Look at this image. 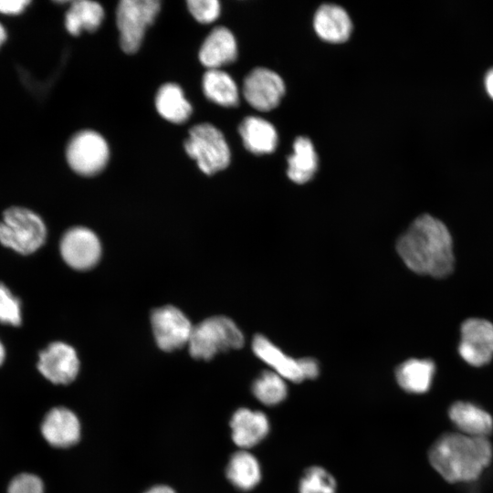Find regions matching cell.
<instances>
[{
	"mask_svg": "<svg viewBox=\"0 0 493 493\" xmlns=\"http://www.w3.org/2000/svg\"><path fill=\"white\" fill-rule=\"evenodd\" d=\"M396 249L414 272L447 277L454 269L453 242L446 225L430 215L417 217L399 237Z\"/></svg>",
	"mask_w": 493,
	"mask_h": 493,
	"instance_id": "6da1fadb",
	"label": "cell"
},
{
	"mask_svg": "<svg viewBox=\"0 0 493 493\" xmlns=\"http://www.w3.org/2000/svg\"><path fill=\"white\" fill-rule=\"evenodd\" d=\"M492 459V446L487 437L469 436L459 432L440 436L429 450V461L448 482L477 479Z\"/></svg>",
	"mask_w": 493,
	"mask_h": 493,
	"instance_id": "7a4b0ae2",
	"label": "cell"
},
{
	"mask_svg": "<svg viewBox=\"0 0 493 493\" xmlns=\"http://www.w3.org/2000/svg\"><path fill=\"white\" fill-rule=\"evenodd\" d=\"M47 238V227L41 217L20 206L7 208L0 221V243L12 250L29 255L39 249Z\"/></svg>",
	"mask_w": 493,
	"mask_h": 493,
	"instance_id": "3957f363",
	"label": "cell"
},
{
	"mask_svg": "<svg viewBox=\"0 0 493 493\" xmlns=\"http://www.w3.org/2000/svg\"><path fill=\"white\" fill-rule=\"evenodd\" d=\"M243 344L244 335L232 320L214 316L193 328L188 347L193 358L208 361L220 351L239 349Z\"/></svg>",
	"mask_w": 493,
	"mask_h": 493,
	"instance_id": "277c9868",
	"label": "cell"
},
{
	"mask_svg": "<svg viewBox=\"0 0 493 493\" xmlns=\"http://www.w3.org/2000/svg\"><path fill=\"white\" fill-rule=\"evenodd\" d=\"M184 149L206 174L226 168L230 162V151L224 135L209 123L197 124L190 129Z\"/></svg>",
	"mask_w": 493,
	"mask_h": 493,
	"instance_id": "5b68a950",
	"label": "cell"
},
{
	"mask_svg": "<svg viewBox=\"0 0 493 493\" xmlns=\"http://www.w3.org/2000/svg\"><path fill=\"white\" fill-rule=\"evenodd\" d=\"M157 0H122L116 12L117 26L122 50L135 53L142 42L147 27L160 11Z\"/></svg>",
	"mask_w": 493,
	"mask_h": 493,
	"instance_id": "8992f818",
	"label": "cell"
},
{
	"mask_svg": "<svg viewBox=\"0 0 493 493\" xmlns=\"http://www.w3.org/2000/svg\"><path fill=\"white\" fill-rule=\"evenodd\" d=\"M66 156L72 170L84 176H92L106 166L109 148L104 138L98 132L81 131L70 140Z\"/></svg>",
	"mask_w": 493,
	"mask_h": 493,
	"instance_id": "52a82bcc",
	"label": "cell"
},
{
	"mask_svg": "<svg viewBox=\"0 0 493 493\" xmlns=\"http://www.w3.org/2000/svg\"><path fill=\"white\" fill-rule=\"evenodd\" d=\"M151 323L158 347L165 351L188 344L194 328L188 318L171 305L155 309L151 316Z\"/></svg>",
	"mask_w": 493,
	"mask_h": 493,
	"instance_id": "ba28073f",
	"label": "cell"
},
{
	"mask_svg": "<svg viewBox=\"0 0 493 493\" xmlns=\"http://www.w3.org/2000/svg\"><path fill=\"white\" fill-rule=\"evenodd\" d=\"M59 249L64 261L77 270L93 267L101 256L99 237L93 231L83 226L68 229L61 238Z\"/></svg>",
	"mask_w": 493,
	"mask_h": 493,
	"instance_id": "9c48e42d",
	"label": "cell"
},
{
	"mask_svg": "<svg viewBox=\"0 0 493 493\" xmlns=\"http://www.w3.org/2000/svg\"><path fill=\"white\" fill-rule=\"evenodd\" d=\"M458 352L470 365L488 363L493 358V324L478 318L465 320L461 325Z\"/></svg>",
	"mask_w": 493,
	"mask_h": 493,
	"instance_id": "30bf717a",
	"label": "cell"
},
{
	"mask_svg": "<svg viewBox=\"0 0 493 493\" xmlns=\"http://www.w3.org/2000/svg\"><path fill=\"white\" fill-rule=\"evenodd\" d=\"M37 367L54 384H68L79 371V360L75 349L62 341H55L39 352Z\"/></svg>",
	"mask_w": 493,
	"mask_h": 493,
	"instance_id": "8fae6325",
	"label": "cell"
},
{
	"mask_svg": "<svg viewBox=\"0 0 493 493\" xmlns=\"http://www.w3.org/2000/svg\"><path fill=\"white\" fill-rule=\"evenodd\" d=\"M285 93L282 79L266 68L253 69L245 79L243 95L255 109L267 111L276 108Z\"/></svg>",
	"mask_w": 493,
	"mask_h": 493,
	"instance_id": "7c38bea8",
	"label": "cell"
},
{
	"mask_svg": "<svg viewBox=\"0 0 493 493\" xmlns=\"http://www.w3.org/2000/svg\"><path fill=\"white\" fill-rule=\"evenodd\" d=\"M40 432L53 447L68 448L80 439L81 425L77 414L63 406L51 408L42 419Z\"/></svg>",
	"mask_w": 493,
	"mask_h": 493,
	"instance_id": "4fadbf2b",
	"label": "cell"
},
{
	"mask_svg": "<svg viewBox=\"0 0 493 493\" xmlns=\"http://www.w3.org/2000/svg\"><path fill=\"white\" fill-rule=\"evenodd\" d=\"M233 442L246 450L259 444L268 434L270 423L261 411L242 407L237 409L230 420Z\"/></svg>",
	"mask_w": 493,
	"mask_h": 493,
	"instance_id": "5bb4252c",
	"label": "cell"
},
{
	"mask_svg": "<svg viewBox=\"0 0 493 493\" xmlns=\"http://www.w3.org/2000/svg\"><path fill=\"white\" fill-rule=\"evenodd\" d=\"M252 350L257 358L285 380L293 383L306 380L302 358L294 359L287 355L267 337L261 334L256 335L252 341Z\"/></svg>",
	"mask_w": 493,
	"mask_h": 493,
	"instance_id": "9a60e30c",
	"label": "cell"
},
{
	"mask_svg": "<svg viewBox=\"0 0 493 493\" xmlns=\"http://www.w3.org/2000/svg\"><path fill=\"white\" fill-rule=\"evenodd\" d=\"M236 55L234 35L226 27L217 26L204 41L199 51V59L209 69H217L236 60Z\"/></svg>",
	"mask_w": 493,
	"mask_h": 493,
	"instance_id": "2e32d148",
	"label": "cell"
},
{
	"mask_svg": "<svg viewBox=\"0 0 493 493\" xmlns=\"http://www.w3.org/2000/svg\"><path fill=\"white\" fill-rule=\"evenodd\" d=\"M313 26L322 39L340 43L347 40L352 25L347 12L337 5L324 4L315 13Z\"/></svg>",
	"mask_w": 493,
	"mask_h": 493,
	"instance_id": "e0dca14e",
	"label": "cell"
},
{
	"mask_svg": "<svg viewBox=\"0 0 493 493\" xmlns=\"http://www.w3.org/2000/svg\"><path fill=\"white\" fill-rule=\"evenodd\" d=\"M448 414L459 433L469 436L486 437L493 429L491 415L471 403H455Z\"/></svg>",
	"mask_w": 493,
	"mask_h": 493,
	"instance_id": "ac0fdd59",
	"label": "cell"
},
{
	"mask_svg": "<svg viewBox=\"0 0 493 493\" xmlns=\"http://www.w3.org/2000/svg\"><path fill=\"white\" fill-rule=\"evenodd\" d=\"M239 133L245 147L256 154L272 152L278 144V134L274 126L267 121L249 116L239 126Z\"/></svg>",
	"mask_w": 493,
	"mask_h": 493,
	"instance_id": "d6986e66",
	"label": "cell"
},
{
	"mask_svg": "<svg viewBox=\"0 0 493 493\" xmlns=\"http://www.w3.org/2000/svg\"><path fill=\"white\" fill-rule=\"evenodd\" d=\"M226 475L236 488L248 491L260 483L262 472L257 458L247 450L240 449L231 456Z\"/></svg>",
	"mask_w": 493,
	"mask_h": 493,
	"instance_id": "ffe728a7",
	"label": "cell"
},
{
	"mask_svg": "<svg viewBox=\"0 0 493 493\" xmlns=\"http://www.w3.org/2000/svg\"><path fill=\"white\" fill-rule=\"evenodd\" d=\"M435 365L429 359H409L401 363L395 377L399 386L407 393H424L431 386Z\"/></svg>",
	"mask_w": 493,
	"mask_h": 493,
	"instance_id": "44dd1931",
	"label": "cell"
},
{
	"mask_svg": "<svg viewBox=\"0 0 493 493\" xmlns=\"http://www.w3.org/2000/svg\"><path fill=\"white\" fill-rule=\"evenodd\" d=\"M288 176L297 184L309 181L318 169V156L311 141L298 137L293 143V153L288 158Z\"/></svg>",
	"mask_w": 493,
	"mask_h": 493,
	"instance_id": "7402d4cb",
	"label": "cell"
},
{
	"mask_svg": "<svg viewBox=\"0 0 493 493\" xmlns=\"http://www.w3.org/2000/svg\"><path fill=\"white\" fill-rule=\"evenodd\" d=\"M155 106L163 119L176 124L186 121L192 113V106L184 98L182 89L173 83L164 84L159 89Z\"/></svg>",
	"mask_w": 493,
	"mask_h": 493,
	"instance_id": "603a6c76",
	"label": "cell"
},
{
	"mask_svg": "<svg viewBox=\"0 0 493 493\" xmlns=\"http://www.w3.org/2000/svg\"><path fill=\"white\" fill-rule=\"evenodd\" d=\"M104 17L102 6L93 1L78 0L71 5L65 17L67 30L73 36H78L82 30L95 31Z\"/></svg>",
	"mask_w": 493,
	"mask_h": 493,
	"instance_id": "cb8c5ba5",
	"label": "cell"
},
{
	"mask_svg": "<svg viewBox=\"0 0 493 493\" xmlns=\"http://www.w3.org/2000/svg\"><path fill=\"white\" fill-rule=\"evenodd\" d=\"M203 90L211 101L225 107L238 103V89L234 79L225 71L208 69L203 77Z\"/></svg>",
	"mask_w": 493,
	"mask_h": 493,
	"instance_id": "d4e9b609",
	"label": "cell"
},
{
	"mask_svg": "<svg viewBox=\"0 0 493 493\" xmlns=\"http://www.w3.org/2000/svg\"><path fill=\"white\" fill-rule=\"evenodd\" d=\"M254 396L264 405L275 406L288 396L286 380L273 371H264L252 384Z\"/></svg>",
	"mask_w": 493,
	"mask_h": 493,
	"instance_id": "484cf974",
	"label": "cell"
},
{
	"mask_svg": "<svg viewBox=\"0 0 493 493\" xmlns=\"http://www.w3.org/2000/svg\"><path fill=\"white\" fill-rule=\"evenodd\" d=\"M337 483L333 476L318 466L307 468L299 480V493H336Z\"/></svg>",
	"mask_w": 493,
	"mask_h": 493,
	"instance_id": "4316f807",
	"label": "cell"
},
{
	"mask_svg": "<svg viewBox=\"0 0 493 493\" xmlns=\"http://www.w3.org/2000/svg\"><path fill=\"white\" fill-rule=\"evenodd\" d=\"M0 322L15 327L22 322L20 300L3 283H0Z\"/></svg>",
	"mask_w": 493,
	"mask_h": 493,
	"instance_id": "83f0119b",
	"label": "cell"
},
{
	"mask_svg": "<svg viewBox=\"0 0 493 493\" xmlns=\"http://www.w3.org/2000/svg\"><path fill=\"white\" fill-rule=\"evenodd\" d=\"M6 493H45V486L37 475L22 472L9 481Z\"/></svg>",
	"mask_w": 493,
	"mask_h": 493,
	"instance_id": "f1b7e54d",
	"label": "cell"
},
{
	"mask_svg": "<svg viewBox=\"0 0 493 493\" xmlns=\"http://www.w3.org/2000/svg\"><path fill=\"white\" fill-rule=\"evenodd\" d=\"M187 5L192 16L200 23H211L220 14V4L216 0H190Z\"/></svg>",
	"mask_w": 493,
	"mask_h": 493,
	"instance_id": "f546056e",
	"label": "cell"
},
{
	"mask_svg": "<svg viewBox=\"0 0 493 493\" xmlns=\"http://www.w3.org/2000/svg\"><path fill=\"white\" fill-rule=\"evenodd\" d=\"M29 3L27 0H0V13L5 15L20 14Z\"/></svg>",
	"mask_w": 493,
	"mask_h": 493,
	"instance_id": "4dcf8cb0",
	"label": "cell"
},
{
	"mask_svg": "<svg viewBox=\"0 0 493 493\" xmlns=\"http://www.w3.org/2000/svg\"><path fill=\"white\" fill-rule=\"evenodd\" d=\"M485 88L488 96L493 100V68L485 76Z\"/></svg>",
	"mask_w": 493,
	"mask_h": 493,
	"instance_id": "1f68e13d",
	"label": "cell"
},
{
	"mask_svg": "<svg viewBox=\"0 0 493 493\" xmlns=\"http://www.w3.org/2000/svg\"><path fill=\"white\" fill-rule=\"evenodd\" d=\"M144 493H176L173 488L166 485H156Z\"/></svg>",
	"mask_w": 493,
	"mask_h": 493,
	"instance_id": "d6a6232c",
	"label": "cell"
},
{
	"mask_svg": "<svg viewBox=\"0 0 493 493\" xmlns=\"http://www.w3.org/2000/svg\"><path fill=\"white\" fill-rule=\"evenodd\" d=\"M5 359V350L3 343L0 341V366L3 364Z\"/></svg>",
	"mask_w": 493,
	"mask_h": 493,
	"instance_id": "836d02e7",
	"label": "cell"
},
{
	"mask_svg": "<svg viewBox=\"0 0 493 493\" xmlns=\"http://www.w3.org/2000/svg\"><path fill=\"white\" fill-rule=\"evenodd\" d=\"M6 38V32L4 26L0 24V46L5 42Z\"/></svg>",
	"mask_w": 493,
	"mask_h": 493,
	"instance_id": "e575fe53",
	"label": "cell"
}]
</instances>
